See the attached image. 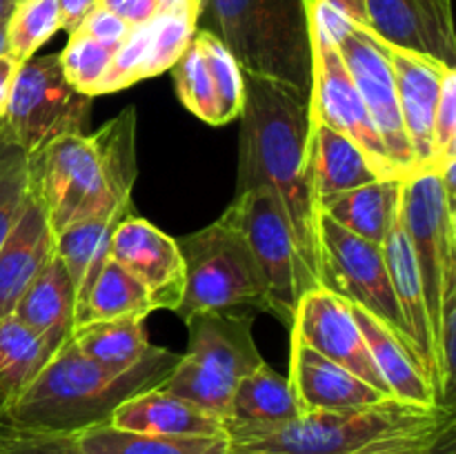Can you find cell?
<instances>
[{
	"instance_id": "6da1fadb",
	"label": "cell",
	"mask_w": 456,
	"mask_h": 454,
	"mask_svg": "<svg viewBox=\"0 0 456 454\" xmlns=\"http://www.w3.org/2000/svg\"><path fill=\"white\" fill-rule=\"evenodd\" d=\"M243 71V69H240ZM236 194L267 187L279 196L292 227L297 252L319 285L314 190L307 176L310 98L276 80L243 71Z\"/></svg>"
},
{
	"instance_id": "7a4b0ae2",
	"label": "cell",
	"mask_w": 456,
	"mask_h": 454,
	"mask_svg": "<svg viewBox=\"0 0 456 454\" xmlns=\"http://www.w3.org/2000/svg\"><path fill=\"white\" fill-rule=\"evenodd\" d=\"M181 354L151 347L150 354L125 372H111L89 361L67 338L25 387L0 423L22 430L67 432L110 423L118 405L141 392L160 387L176 368Z\"/></svg>"
},
{
	"instance_id": "3957f363",
	"label": "cell",
	"mask_w": 456,
	"mask_h": 454,
	"mask_svg": "<svg viewBox=\"0 0 456 454\" xmlns=\"http://www.w3.org/2000/svg\"><path fill=\"white\" fill-rule=\"evenodd\" d=\"M248 74L310 98L312 43L307 0H205L203 12Z\"/></svg>"
},
{
	"instance_id": "277c9868",
	"label": "cell",
	"mask_w": 456,
	"mask_h": 454,
	"mask_svg": "<svg viewBox=\"0 0 456 454\" xmlns=\"http://www.w3.org/2000/svg\"><path fill=\"white\" fill-rule=\"evenodd\" d=\"M185 325L187 350L160 387L225 421L240 378L265 363L252 334L254 316L203 312Z\"/></svg>"
},
{
	"instance_id": "5b68a950",
	"label": "cell",
	"mask_w": 456,
	"mask_h": 454,
	"mask_svg": "<svg viewBox=\"0 0 456 454\" xmlns=\"http://www.w3.org/2000/svg\"><path fill=\"white\" fill-rule=\"evenodd\" d=\"M454 414L445 408H417L387 399L350 412H305L285 426L232 439V450L272 454H352L392 436L436 426Z\"/></svg>"
},
{
	"instance_id": "8992f818",
	"label": "cell",
	"mask_w": 456,
	"mask_h": 454,
	"mask_svg": "<svg viewBox=\"0 0 456 454\" xmlns=\"http://www.w3.org/2000/svg\"><path fill=\"white\" fill-rule=\"evenodd\" d=\"M176 240L185 263V292L176 310L178 319L187 320L194 314L236 305L265 312V285L248 239L227 209L208 227Z\"/></svg>"
},
{
	"instance_id": "52a82bcc",
	"label": "cell",
	"mask_w": 456,
	"mask_h": 454,
	"mask_svg": "<svg viewBox=\"0 0 456 454\" xmlns=\"http://www.w3.org/2000/svg\"><path fill=\"white\" fill-rule=\"evenodd\" d=\"M29 194L38 200L53 234L74 223L110 214H132V200H120L110 187L89 134L53 141L27 158Z\"/></svg>"
},
{
	"instance_id": "ba28073f",
	"label": "cell",
	"mask_w": 456,
	"mask_h": 454,
	"mask_svg": "<svg viewBox=\"0 0 456 454\" xmlns=\"http://www.w3.org/2000/svg\"><path fill=\"white\" fill-rule=\"evenodd\" d=\"M92 101L67 83L58 53L34 56L18 67L0 132L31 158L58 138L87 134Z\"/></svg>"
},
{
	"instance_id": "9c48e42d",
	"label": "cell",
	"mask_w": 456,
	"mask_h": 454,
	"mask_svg": "<svg viewBox=\"0 0 456 454\" xmlns=\"http://www.w3.org/2000/svg\"><path fill=\"white\" fill-rule=\"evenodd\" d=\"M248 239L265 285V312L292 328L298 298L319 288L297 252L292 227L279 196L267 187L236 194L227 207Z\"/></svg>"
},
{
	"instance_id": "30bf717a",
	"label": "cell",
	"mask_w": 456,
	"mask_h": 454,
	"mask_svg": "<svg viewBox=\"0 0 456 454\" xmlns=\"http://www.w3.org/2000/svg\"><path fill=\"white\" fill-rule=\"evenodd\" d=\"M316 254H319L321 288L338 294L352 305L368 310L412 345L408 325L392 288L383 249L379 245L350 234L319 212Z\"/></svg>"
},
{
	"instance_id": "8fae6325",
	"label": "cell",
	"mask_w": 456,
	"mask_h": 454,
	"mask_svg": "<svg viewBox=\"0 0 456 454\" xmlns=\"http://www.w3.org/2000/svg\"><path fill=\"white\" fill-rule=\"evenodd\" d=\"M307 18H310L312 43L310 114L354 141L379 176L399 178L387 158L386 145L365 109L363 98L338 53L337 43L325 34L323 27L310 16V12H307Z\"/></svg>"
},
{
	"instance_id": "7c38bea8",
	"label": "cell",
	"mask_w": 456,
	"mask_h": 454,
	"mask_svg": "<svg viewBox=\"0 0 456 454\" xmlns=\"http://www.w3.org/2000/svg\"><path fill=\"white\" fill-rule=\"evenodd\" d=\"M203 7L196 0H160L154 18L134 25L118 45L96 96L127 89L176 65L199 29Z\"/></svg>"
},
{
	"instance_id": "4fadbf2b",
	"label": "cell",
	"mask_w": 456,
	"mask_h": 454,
	"mask_svg": "<svg viewBox=\"0 0 456 454\" xmlns=\"http://www.w3.org/2000/svg\"><path fill=\"white\" fill-rule=\"evenodd\" d=\"M334 43L386 145L387 158L396 176L403 181L417 174L412 147H410L403 118H401L395 74H392V65L381 43L361 27H350L338 38H334Z\"/></svg>"
},
{
	"instance_id": "5bb4252c",
	"label": "cell",
	"mask_w": 456,
	"mask_h": 454,
	"mask_svg": "<svg viewBox=\"0 0 456 454\" xmlns=\"http://www.w3.org/2000/svg\"><path fill=\"white\" fill-rule=\"evenodd\" d=\"M292 336L301 338L307 345L314 347L325 359L334 361L368 381L383 394L392 396L383 383L372 356H370L365 338L356 325L352 307L346 298L330 292L325 288H312L298 298L297 312L292 320Z\"/></svg>"
},
{
	"instance_id": "9a60e30c",
	"label": "cell",
	"mask_w": 456,
	"mask_h": 454,
	"mask_svg": "<svg viewBox=\"0 0 456 454\" xmlns=\"http://www.w3.org/2000/svg\"><path fill=\"white\" fill-rule=\"evenodd\" d=\"M365 31L456 69L452 0H363Z\"/></svg>"
},
{
	"instance_id": "2e32d148",
	"label": "cell",
	"mask_w": 456,
	"mask_h": 454,
	"mask_svg": "<svg viewBox=\"0 0 456 454\" xmlns=\"http://www.w3.org/2000/svg\"><path fill=\"white\" fill-rule=\"evenodd\" d=\"M110 258L145 285L156 310H178L185 292V263L176 239L129 214L111 234Z\"/></svg>"
},
{
	"instance_id": "e0dca14e",
	"label": "cell",
	"mask_w": 456,
	"mask_h": 454,
	"mask_svg": "<svg viewBox=\"0 0 456 454\" xmlns=\"http://www.w3.org/2000/svg\"><path fill=\"white\" fill-rule=\"evenodd\" d=\"M289 385L301 412H350L372 408L392 396L307 345L289 336Z\"/></svg>"
},
{
	"instance_id": "ac0fdd59",
	"label": "cell",
	"mask_w": 456,
	"mask_h": 454,
	"mask_svg": "<svg viewBox=\"0 0 456 454\" xmlns=\"http://www.w3.org/2000/svg\"><path fill=\"white\" fill-rule=\"evenodd\" d=\"M379 43H381L383 52L392 65V74H395L401 118H403L405 134H408L410 147H412L417 172L435 169L432 125H435L436 101H439L441 76L448 67L432 61V58L405 52L401 47H392L383 40H379Z\"/></svg>"
},
{
	"instance_id": "d6986e66",
	"label": "cell",
	"mask_w": 456,
	"mask_h": 454,
	"mask_svg": "<svg viewBox=\"0 0 456 454\" xmlns=\"http://www.w3.org/2000/svg\"><path fill=\"white\" fill-rule=\"evenodd\" d=\"M53 234L43 207L27 196L16 225L0 245V319L9 316L38 272L52 261Z\"/></svg>"
},
{
	"instance_id": "ffe728a7",
	"label": "cell",
	"mask_w": 456,
	"mask_h": 454,
	"mask_svg": "<svg viewBox=\"0 0 456 454\" xmlns=\"http://www.w3.org/2000/svg\"><path fill=\"white\" fill-rule=\"evenodd\" d=\"M350 307L356 325L363 334L370 356H372L386 387L390 390L392 399L417 405V408H439L435 387L423 374L412 345L405 338H401L390 325L370 314L368 310L352 305V303Z\"/></svg>"
},
{
	"instance_id": "44dd1931",
	"label": "cell",
	"mask_w": 456,
	"mask_h": 454,
	"mask_svg": "<svg viewBox=\"0 0 456 454\" xmlns=\"http://www.w3.org/2000/svg\"><path fill=\"white\" fill-rule=\"evenodd\" d=\"M111 426L129 432L160 436H223L225 421L200 405L172 394L163 387H151L125 401L110 418Z\"/></svg>"
},
{
	"instance_id": "7402d4cb",
	"label": "cell",
	"mask_w": 456,
	"mask_h": 454,
	"mask_svg": "<svg viewBox=\"0 0 456 454\" xmlns=\"http://www.w3.org/2000/svg\"><path fill=\"white\" fill-rule=\"evenodd\" d=\"M381 249L387 272H390L396 301H399L401 314H403L405 325H408L414 354H417L423 374H426V378L432 383L436 392V363L435 347H432L430 314H428L421 274H419L417 261H414L412 247H410L403 225H401V214H396L395 225H392Z\"/></svg>"
},
{
	"instance_id": "603a6c76",
	"label": "cell",
	"mask_w": 456,
	"mask_h": 454,
	"mask_svg": "<svg viewBox=\"0 0 456 454\" xmlns=\"http://www.w3.org/2000/svg\"><path fill=\"white\" fill-rule=\"evenodd\" d=\"M301 414L289 378L281 377L270 365L263 363L245 374L236 385L225 418L227 439L285 426Z\"/></svg>"
},
{
	"instance_id": "cb8c5ba5",
	"label": "cell",
	"mask_w": 456,
	"mask_h": 454,
	"mask_svg": "<svg viewBox=\"0 0 456 454\" xmlns=\"http://www.w3.org/2000/svg\"><path fill=\"white\" fill-rule=\"evenodd\" d=\"M305 160L316 205L325 196L341 194L381 178L354 141L328 127L312 114Z\"/></svg>"
},
{
	"instance_id": "d4e9b609",
	"label": "cell",
	"mask_w": 456,
	"mask_h": 454,
	"mask_svg": "<svg viewBox=\"0 0 456 454\" xmlns=\"http://www.w3.org/2000/svg\"><path fill=\"white\" fill-rule=\"evenodd\" d=\"M12 314L56 350L71 336L76 320V292L56 254L22 292Z\"/></svg>"
},
{
	"instance_id": "484cf974",
	"label": "cell",
	"mask_w": 456,
	"mask_h": 454,
	"mask_svg": "<svg viewBox=\"0 0 456 454\" xmlns=\"http://www.w3.org/2000/svg\"><path fill=\"white\" fill-rule=\"evenodd\" d=\"M399 178H377L354 190L325 196L316 207L350 234L383 247L399 214Z\"/></svg>"
},
{
	"instance_id": "4316f807",
	"label": "cell",
	"mask_w": 456,
	"mask_h": 454,
	"mask_svg": "<svg viewBox=\"0 0 456 454\" xmlns=\"http://www.w3.org/2000/svg\"><path fill=\"white\" fill-rule=\"evenodd\" d=\"M127 216L129 214H110V216L85 218L56 234L53 254L62 263L71 285H74L76 316H78L94 280L110 261V243L116 225Z\"/></svg>"
},
{
	"instance_id": "83f0119b",
	"label": "cell",
	"mask_w": 456,
	"mask_h": 454,
	"mask_svg": "<svg viewBox=\"0 0 456 454\" xmlns=\"http://www.w3.org/2000/svg\"><path fill=\"white\" fill-rule=\"evenodd\" d=\"M76 441L87 454H227L232 450L223 436H160L129 432L101 423L76 432Z\"/></svg>"
},
{
	"instance_id": "f1b7e54d",
	"label": "cell",
	"mask_w": 456,
	"mask_h": 454,
	"mask_svg": "<svg viewBox=\"0 0 456 454\" xmlns=\"http://www.w3.org/2000/svg\"><path fill=\"white\" fill-rule=\"evenodd\" d=\"M58 350L13 314L0 319V417Z\"/></svg>"
},
{
	"instance_id": "f546056e",
	"label": "cell",
	"mask_w": 456,
	"mask_h": 454,
	"mask_svg": "<svg viewBox=\"0 0 456 454\" xmlns=\"http://www.w3.org/2000/svg\"><path fill=\"white\" fill-rule=\"evenodd\" d=\"M69 341L80 354L111 372H125L151 352L145 320L118 319L85 323L71 332Z\"/></svg>"
},
{
	"instance_id": "4dcf8cb0",
	"label": "cell",
	"mask_w": 456,
	"mask_h": 454,
	"mask_svg": "<svg viewBox=\"0 0 456 454\" xmlns=\"http://www.w3.org/2000/svg\"><path fill=\"white\" fill-rule=\"evenodd\" d=\"M154 310L156 307L145 285L110 258L98 279L94 280L92 289L76 316L74 329L85 323H96V320H145Z\"/></svg>"
},
{
	"instance_id": "1f68e13d",
	"label": "cell",
	"mask_w": 456,
	"mask_h": 454,
	"mask_svg": "<svg viewBox=\"0 0 456 454\" xmlns=\"http://www.w3.org/2000/svg\"><path fill=\"white\" fill-rule=\"evenodd\" d=\"M7 53L18 62L34 58V53L61 31L58 0H18L4 22Z\"/></svg>"
},
{
	"instance_id": "d6a6232c",
	"label": "cell",
	"mask_w": 456,
	"mask_h": 454,
	"mask_svg": "<svg viewBox=\"0 0 456 454\" xmlns=\"http://www.w3.org/2000/svg\"><path fill=\"white\" fill-rule=\"evenodd\" d=\"M172 76L183 107L203 123L212 125V127H221L216 89H214L212 74H209V67L205 62L199 40L191 38L190 47L183 52L176 65L172 67Z\"/></svg>"
},
{
	"instance_id": "836d02e7",
	"label": "cell",
	"mask_w": 456,
	"mask_h": 454,
	"mask_svg": "<svg viewBox=\"0 0 456 454\" xmlns=\"http://www.w3.org/2000/svg\"><path fill=\"white\" fill-rule=\"evenodd\" d=\"M194 38L199 40L200 49H203L205 62H208L209 74H212L214 80V89H216L218 120H221V125L232 123L243 111V71H240L239 62L232 56L230 49L223 45V40L214 31L196 29Z\"/></svg>"
},
{
	"instance_id": "e575fe53",
	"label": "cell",
	"mask_w": 456,
	"mask_h": 454,
	"mask_svg": "<svg viewBox=\"0 0 456 454\" xmlns=\"http://www.w3.org/2000/svg\"><path fill=\"white\" fill-rule=\"evenodd\" d=\"M116 49L89 38L83 31H71L65 49L58 53L62 76L80 93L96 96V87L105 78Z\"/></svg>"
},
{
	"instance_id": "d590c367",
	"label": "cell",
	"mask_w": 456,
	"mask_h": 454,
	"mask_svg": "<svg viewBox=\"0 0 456 454\" xmlns=\"http://www.w3.org/2000/svg\"><path fill=\"white\" fill-rule=\"evenodd\" d=\"M29 196L27 156L0 132V245L9 236Z\"/></svg>"
},
{
	"instance_id": "8d00e7d4",
	"label": "cell",
	"mask_w": 456,
	"mask_h": 454,
	"mask_svg": "<svg viewBox=\"0 0 456 454\" xmlns=\"http://www.w3.org/2000/svg\"><path fill=\"white\" fill-rule=\"evenodd\" d=\"M432 156L435 169L441 172L456 160V69L448 67L441 76L439 101H436L435 125H432Z\"/></svg>"
},
{
	"instance_id": "74e56055",
	"label": "cell",
	"mask_w": 456,
	"mask_h": 454,
	"mask_svg": "<svg viewBox=\"0 0 456 454\" xmlns=\"http://www.w3.org/2000/svg\"><path fill=\"white\" fill-rule=\"evenodd\" d=\"M0 454H87L67 432L22 430L0 423Z\"/></svg>"
},
{
	"instance_id": "f35d334b",
	"label": "cell",
	"mask_w": 456,
	"mask_h": 454,
	"mask_svg": "<svg viewBox=\"0 0 456 454\" xmlns=\"http://www.w3.org/2000/svg\"><path fill=\"white\" fill-rule=\"evenodd\" d=\"M129 29H132L129 22H125L123 18L116 16L110 9L96 4L76 31H83L85 36L98 40L101 45H107V47L118 49V45L127 38Z\"/></svg>"
},
{
	"instance_id": "ab89813d",
	"label": "cell",
	"mask_w": 456,
	"mask_h": 454,
	"mask_svg": "<svg viewBox=\"0 0 456 454\" xmlns=\"http://www.w3.org/2000/svg\"><path fill=\"white\" fill-rule=\"evenodd\" d=\"M456 418L454 414H450L448 418H444L441 423L436 426L426 427V430H419V432H410V434H401V436H392V439H383L379 443L368 445V448L359 450V452H352V454H423L428 448L432 445V441L436 439L444 426L448 421Z\"/></svg>"
},
{
	"instance_id": "60d3db41",
	"label": "cell",
	"mask_w": 456,
	"mask_h": 454,
	"mask_svg": "<svg viewBox=\"0 0 456 454\" xmlns=\"http://www.w3.org/2000/svg\"><path fill=\"white\" fill-rule=\"evenodd\" d=\"M98 4L114 12L116 16L134 27L154 18L160 7V0H98Z\"/></svg>"
},
{
	"instance_id": "b9f144b4",
	"label": "cell",
	"mask_w": 456,
	"mask_h": 454,
	"mask_svg": "<svg viewBox=\"0 0 456 454\" xmlns=\"http://www.w3.org/2000/svg\"><path fill=\"white\" fill-rule=\"evenodd\" d=\"M98 4V0H58V18H61V29H65L67 34L76 31L80 27V22L87 18V13L92 12Z\"/></svg>"
},
{
	"instance_id": "7bdbcfd3",
	"label": "cell",
	"mask_w": 456,
	"mask_h": 454,
	"mask_svg": "<svg viewBox=\"0 0 456 454\" xmlns=\"http://www.w3.org/2000/svg\"><path fill=\"white\" fill-rule=\"evenodd\" d=\"M18 67H20V62L16 58L9 56L7 52L0 53V114H3L4 105H7L9 89H12L13 78H16Z\"/></svg>"
},
{
	"instance_id": "ee69618b",
	"label": "cell",
	"mask_w": 456,
	"mask_h": 454,
	"mask_svg": "<svg viewBox=\"0 0 456 454\" xmlns=\"http://www.w3.org/2000/svg\"><path fill=\"white\" fill-rule=\"evenodd\" d=\"M423 454H456V418L448 421Z\"/></svg>"
},
{
	"instance_id": "f6af8a7d",
	"label": "cell",
	"mask_w": 456,
	"mask_h": 454,
	"mask_svg": "<svg viewBox=\"0 0 456 454\" xmlns=\"http://www.w3.org/2000/svg\"><path fill=\"white\" fill-rule=\"evenodd\" d=\"M13 4H16V0H0V22H4L9 18V13H12Z\"/></svg>"
},
{
	"instance_id": "bcb514c9",
	"label": "cell",
	"mask_w": 456,
	"mask_h": 454,
	"mask_svg": "<svg viewBox=\"0 0 456 454\" xmlns=\"http://www.w3.org/2000/svg\"><path fill=\"white\" fill-rule=\"evenodd\" d=\"M4 22H0V53L7 52V31H4Z\"/></svg>"
},
{
	"instance_id": "7dc6e473",
	"label": "cell",
	"mask_w": 456,
	"mask_h": 454,
	"mask_svg": "<svg viewBox=\"0 0 456 454\" xmlns=\"http://www.w3.org/2000/svg\"><path fill=\"white\" fill-rule=\"evenodd\" d=\"M227 454H272V452H261V450H230Z\"/></svg>"
},
{
	"instance_id": "c3c4849f",
	"label": "cell",
	"mask_w": 456,
	"mask_h": 454,
	"mask_svg": "<svg viewBox=\"0 0 456 454\" xmlns=\"http://www.w3.org/2000/svg\"><path fill=\"white\" fill-rule=\"evenodd\" d=\"M196 3H199V4H200V7H203V3H205V0H196Z\"/></svg>"
},
{
	"instance_id": "681fc988",
	"label": "cell",
	"mask_w": 456,
	"mask_h": 454,
	"mask_svg": "<svg viewBox=\"0 0 456 454\" xmlns=\"http://www.w3.org/2000/svg\"><path fill=\"white\" fill-rule=\"evenodd\" d=\"M16 3H18V0H16Z\"/></svg>"
}]
</instances>
